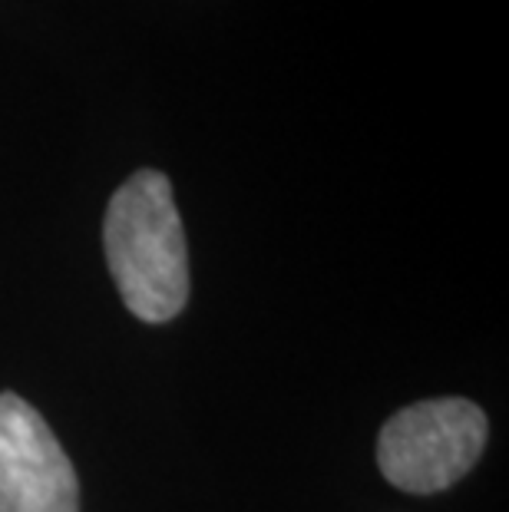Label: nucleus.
<instances>
[{
  "instance_id": "1",
  "label": "nucleus",
  "mask_w": 509,
  "mask_h": 512,
  "mask_svg": "<svg viewBox=\"0 0 509 512\" xmlns=\"http://www.w3.org/2000/svg\"><path fill=\"white\" fill-rule=\"evenodd\" d=\"M106 265L119 298L139 321L166 324L189 301L186 232L159 169H139L113 192L103 225Z\"/></svg>"
},
{
  "instance_id": "2",
  "label": "nucleus",
  "mask_w": 509,
  "mask_h": 512,
  "mask_svg": "<svg viewBox=\"0 0 509 512\" xmlns=\"http://www.w3.org/2000/svg\"><path fill=\"white\" fill-rule=\"evenodd\" d=\"M486 433L490 423L476 403L460 397L424 400L384 423L377 463L387 483L404 493H440L473 470Z\"/></svg>"
},
{
  "instance_id": "3",
  "label": "nucleus",
  "mask_w": 509,
  "mask_h": 512,
  "mask_svg": "<svg viewBox=\"0 0 509 512\" xmlns=\"http://www.w3.org/2000/svg\"><path fill=\"white\" fill-rule=\"evenodd\" d=\"M0 512H80L70 456L17 394H0Z\"/></svg>"
}]
</instances>
